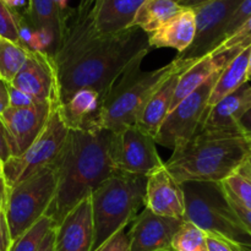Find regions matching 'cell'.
<instances>
[{
  "instance_id": "5b68a950",
  "label": "cell",
  "mask_w": 251,
  "mask_h": 251,
  "mask_svg": "<svg viewBox=\"0 0 251 251\" xmlns=\"http://www.w3.org/2000/svg\"><path fill=\"white\" fill-rule=\"evenodd\" d=\"M147 176L118 172L91 195L95 225L92 251L134 222L146 201Z\"/></svg>"
},
{
  "instance_id": "6da1fadb",
  "label": "cell",
  "mask_w": 251,
  "mask_h": 251,
  "mask_svg": "<svg viewBox=\"0 0 251 251\" xmlns=\"http://www.w3.org/2000/svg\"><path fill=\"white\" fill-rule=\"evenodd\" d=\"M112 135V131L98 125L70 129L54 163L58 188L48 215L56 226L77 203L90 198L100 184L119 172L110 154Z\"/></svg>"
},
{
  "instance_id": "d6986e66",
  "label": "cell",
  "mask_w": 251,
  "mask_h": 251,
  "mask_svg": "<svg viewBox=\"0 0 251 251\" xmlns=\"http://www.w3.org/2000/svg\"><path fill=\"white\" fill-rule=\"evenodd\" d=\"M193 63V60H183L181 65L157 88L156 92L151 96L142 109L137 120V126L151 134L152 136H156L162 123L172 110L179 77Z\"/></svg>"
},
{
  "instance_id": "484cf974",
  "label": "cell",
  "mask_w": 251,
  "mask_h": 251,
  "mask_svg": "<svg viewBox=\"0 0 251 251\" xmlns=\"http://www.w3.org/2000/svg\"><path fill=\"white\" fill-rule=\"evenodd\" d=\"M29 49L9 39L0 38V77L11 82L24 68L29 55Z\"/></svg>"
},
{
  "instance_id": "7bdbcfd3",
  "label": "cell",
  "mask_w": 251,
  "mask_h": 251,
  "mask_svg": "<svg viewBox=\"0 0 251 251\" xmlns=\"http://www.w3.org/2000/svg\"><path fill=\"white\" fill-rule=\"evenodd\" d=\"M93 2H95V0H80L77 7L75 9L76 14L81 15V16L88 14V12H90V10H91V7H92Z\"/></svg>"
},
{
  "instance_id": "3957f363",
  "label": "cell",
  "mask_w": 251,
  "mask_h": 251,
  "mask_svg": "<svg viewBox=\"0 0 251 251\" xmlns=\"http://www.w3.org/2000/svg\"><path fill=\"white\" fill-rule=\"evenodd\" d=\"M250 151V139L240 130H202L173 151L164 164L180 184L223 183L247 162Z\"/></svg>"
},
{
  "instance_id": "7a4b0ae2",
  "label": "cell",
  "mask_w": 251,
  "mask_h": 251,
  "mask_svg": "<svg viewBox=\"0 0 251 251\" xmlns=\"http://www.w3.org/2000/svg\"><path fill=\"white\" fill-rule=\"evenodd\" d=\"M149 34L139 27L115 36H97L70 61L56 70L59 103L65 104L81 90H93L104 100L134 61L151 50Z\"/></svg>"
},
{
  "instance_id": "ffe728a7",
  "label": "cell",
  "mask_w": 251,
  "mask_h": 251,
  "mask_svg": "<svg viewBox=\"0 0 251 251\" xmlns=\"http://www.w3.org/2000/svg\"><path fill=\"white\" fill-rule=\"evenodd\" d=\"M251 108V83L247 82L239 90L216 103L207 109L199 131L202 130H239L238 124Z\"/></svg>"
},
{
  "instance_id": "5bb4252c",
  "label": "cell",
  "mask_w": 251,
  "mask_h": 251,
  "mask_svg": "<svg viewBox=\"0 0 251 251\" xmlns=\"http://www.w3.org/2000/svg\"><path fill=\"white\" fill-rule=\"evenodd\" d=\"M184 220L156 215L149 208L135 218L130 238V251H173V239Z\"/></svg>"
},
{
  "instance_id": "ba28073f",
  "label": "cell",
  "mask_w": 251,
  "mask_h": 251,
  "mask_svg": "<svg viewBox=\"0 0 251 251\" xmlns=\"http://www.w3.org/2000/svg\"><path fill=\"white\" fill-rule=\"evenodd\" d=\"M70 129L61 113L60 104L55 105L43 131L33 144L19 157H11L4 164V178L7 188L55 163L65 145Z\"/></svg>"
},
{
  "instance_id": "816d5d0a",
  "label": "cell",
  "mask_w": 251,
  "mask_h": 251,
  "mask_svg": "<svg viewBox=\"0 0 251 251\" xmlns=\"http://www.w3.org/2000/svg\"><path fill=\"white\" fill-rule=\"evenodd\" d=\"M0 38H1V37H0Z\"/></svg>"
},
{
  "instance_id": "7dc6e473",
  "label": "cell",
  "mask_w": 251,
  "mask_h": 251,
  "mask_svg": "<svg viewBox=\"0 0 251 251\" xmlns=\"http://www.w3.org/2000/svg\"><path fill=\"white\" fill-rule=\"evenodd\" d=\"M250 141H251V140H250ZM245 166H247L248 168H249V171L251 172V151H250V154H249V157H248L247 162H245Z\"/></svg>"
},
{
  "instance_id": "ab89813d",
  "label": "cell",
  "mask_w": 251,
  "mask_h": 251,
  "mask_svg": "<svg viewBox=\"0 0 251 251\" xmlns=\"http://www.w3.org/2000/svg\"><path fill=\"white\" fill-rule=\"evenodd\" d=\"M238 127H239V130L245 135V136L249 137L251 140V108L243 115L242 119L239 120Z\"/></svg>"
},
{
  "instance_id": "ee69618b",
  "label": "cell",
  "mask_w": 251,
  "mask_h": 251,
  "mask_svg": "<svg viewBox=\"0 0 251 251\" xmlns=\"http://www.w3.org/2000/svg\"><path fill=\"white\" fill-rule=\"evenodd\" d=\"M211 0H180V5L183 7H189V9H195V7L201 6Z\"/></svg>"
},
{
  "instance_id": "74e56055",
  "label": "cell",
  "mask_w": 251,
  "mask_h": 251,
  "mask_svg": "<svg viewBox=\"0 0 251 251\" xmlns=\"http://www.w3.org/2000/svg\"><path fill=\"white\" fill-rule=\"evenodd\" d=\"M228 198H229V196H228ZM229 200H230V203H232V206H233V210L235 211V213H237V216L239 217V220L242 221V223L244 225V227L251 233V210H248V208L243 207V206H240L239 203H237L235 201H233L230 198H229Z\"/></svg>"
},
{
  "instance_id": "9c48e42d",
  "label": "cell",
  "mask_w": 251,
  "mask_h": 251,
  "mask_svg": "<svg viewBox=\"0 0 251 251\" xmlns=\"http://www.w3.org/2000/svg\"><path fill=\"white\" fill-rule=\"evenodd\" d=\"M221 71L171 110L154 136L157 145L176 151L195 136L208 109L211 91Z\"/></svg>"
},
{
  "instance_id": "2e32d148",
  "label": "cell",
  "mask_w": 251,
  "mask_h": 251,
  "mask_svg": "<svg viewBox=\"0 0 251 251\" xmlns=\"http://www.w3.org/2000/svg\"><path fill=\"white\" fill-rule=\"evenodd\" d=\"M145 207L156 215L184 220L185 194L183 185L164 167L147 178Z\"/></svg>"
},
{
  "instance_id": "44dd1931",
  "label": "cell",
  "mask_w": 251,
  "mask_h": 251,
  "mask_svg": "<svg viewBox=\"0 0 251 251\" xmlns=\"http://www.w3.org/2000/svg\"><path fill=\"white\" fill-rule=\"evenodd\" d=\"M70 11L61 9L56 0H28V24L33 32L44 34L50 41L49 56H53L60 44Z\"/></svg>"
},
{
  "instance_id": "e0dca14e",
  "label": "cell",
  "mask_w": 251,
  "mask_h": 251,
  "mask_svg": "<svg viewBox=\"0 0 251 251\" xmlns=\"http://www.w3.org/2000/svg\"><path fill=\"white\" fill-rule=\"evenodd\" d=\"M146 0H95L91 7L93 26L100 36H115L131 28Z\"/></svg>"
},
{
  "instance_id": "4316f807",
  "label": "cell",
  "mask_w": 251,
  "mask_h": 251,
  "mask_svg": "<svg viewBox=\"0 0 251 251\" xmlns=\"http://www.w3.org/2000/svg\"><path fill=\"white\" fill-rule=\"evenodd\" d=\"M222 184L227 195L233 201L251 210V172L245 163Z\"/></svg>"
},
{
  "instance_id": "52a82bcc",
  "label": "cell",
  "mask_w": 251,
  "mask_h": 251,
  "mask_svg": "<svg viewBox=\"0 0 251 251\" xmlns=\"http://www.w3.org/2000/svg\"><path fill=\"white\" fill-rule=\"evenodd\" d=\"M56 188L58 176L51 164L7 189L5 215L12 242L48 215L55 200Z\"/></svg>"
},
{
  "instance_id": "836d02e7",
  "label": "cell",
  "mask_w": 251,
  "mask_h": 251,
  "mask_svg": "<svg viewBox=\"0 0 251 251\" xmlns=\"http://www.w3.org/2000/svg\"><path fill=\"white\" fill-rule=\"evenodd\" d=\"M208 251H243V247L215 234H207Z\"/></svg>"
},
{
  "instance_id": "ac0fdd59",
  "label": "cell",
  "mask_w": 251,
  "mask_h": 251,
  "mask_svg": "<svg viewBox=\"0 0 251 251\" xmlns=\"http://www.w3.org/2000/svg\"><path fill=\"white\" fill-rule=\"evenodd\" d=\"M239 53V50L234 49L221 51V53L211 51L194 61L179 77L172 109L176 108V105H178L181 100H185L189 95H191L194 91L198 90L206 81L215 76L218 71L223 70Z\"/></svg>"
},
{
  "instance_id": "4fadbf2b",
  "label": "cell",
  "mask_w": 251,
  "mask_h": 251,
  "mask_svg": "<svg viewBox=\"0 0 251 251\" xmlns=\"http://www.w3.org/2000/svg\"><path fill=\"white\" fill-rule=\"evenodd\" d=\"M10 83L29 96L34 102L59 103L58 74L55 65L50 56L43 51H29L24 68Z\"/></svg>"
},
{
  "instance_id": "f35d334b",
  "label": "cell",
  "mask_w": 251,
  "mask_h": 251,
  "mask_svg": "<svg viewBox=\"0 0 251 251\" xmlns=\"http://www.w3.org/2000/svg\"><path fill=\"white\" fill-rule=\"evenodd\" d=\"M9 85V82L0 77V115L10 107Z\"/></svg>"
},
{
  "instance_id": "277c9868",
  "label": "cell",
  "mask_w": 251,
  "mask_h": 251,
  "mask_svg": "<svg viewBox=\"0 0 251 251\" xmlns=\"http://www.w3.org/2000/svg\"><path fill=\"white\" fill-rule=\"evenodd\" d=\"M142 60L134 61L114 83L103 100L96 125L112 132L136 125L147 100L183 63L176 58L156 70L141 71Z\"/></svg>"
},
{
  "instance_id": "1f68e13d",
  "label": "cell",
  "mask_w": 251,
  "mask_h": 251,
  "mask_svg": "<svg viewBox=\"0 0 251 251\" xmlns=\"http://www.w3.org/2000/svg\"><path fill=\"white\" fill-rule=\"evenodd\" d=\"M251 17V0H244V1L240 4V6L238 7L237 11L234 12V15L232 16V19L229 20V22L226 26L225 31H223L222 39H221V43L223 41H226L227 38H229L234 32H237L245 22L248 21ZM220 43V44H221ZM218 44V46H220Z\"/></svg>"
},
{
  "instance_id": "f6af8a7d",
  "label": "cell",
  "mask_w": 251,
  "mask_h": 251,
  "mask_svg": "<svg viewBox=\"0 0 251 251\" xmlns=\"http://www.w3.org/2000/svg\"><path fill=\"white\" fill-rule=\"evenodd\" d=\"M7 4L10 5L11 7H14V9H16V7L19 6H22V5L26 4L27 0H6Z\"/></svg>"
},
{
  "instance_id": "f546056e",
  "label": "cell",
  "mask_w": 251,
  "mask_h": 251,
  "mask_svg": "<svg viewBox=\"0 0 251 251\" xmlns=\"http://www.w3.org/2000/svg\"><path fill=\"white\" fill-rule=\"evenodd\" d=\"M24 21L6 0H0V37L14 43L22 44L21 27ZM24 46V44H22Z\"/></svg>"
},
{
  "instance_id": "30bf717a",
  "label": "cell",
  "mask_w": 251,
  "mask_h": 251,
  "mask_svg": "<svg viewBox=\"0 0 251 251\" xmlns=\"http://www.w3.org/2000/svg\"><path fill=\"white\" fill-rule=\"evenodd\" d=\"M156 145L154 136L137 125L113 132L110 154L115 168L149 178L164 167Z\"/></svg>"
},
{
  "instance_id": "7c38bea8",
  "label": "cell",
  "mask_w": 251,
  "mask_h": 251,
  "mask_svg": "<svg viewBox=\"0 0 251 251\" xmlns=\"http://www.w3.org/2000/svg\"><path fill=\"white\" fill-rule=\"evenodd\" d=\"M59 103L34 102L28 107H9L1 115L2 123L9 135L12 157H19L39 136Z\"/></svg>"
},
{
  "instance_id": "8d00e7d4",
  "label": "cell",
  "mask_w": 251,
  "mask_h": 251,
  "mask_svg": "<svg viewBox=\"0 0 251 251\" xmlns=\"http://www.w3.org/2000/svg\"><path fill=\"white\" fill-rule=\"evenodd\" d=\"M12 157L11 147L9 142V135H7L6 127L0 118V159L4 162V164Z\"/></svg>"
},
{
  "instance_id": "60d3db41",
  "label": "cell",
  "mask_w": 251,
  "mask_h": 251,
  "mask_svg": "<svg viewBox=\"0 0 251 251\" xmlns=\"http://www.w3.org/2000/svg\"><path fill=\"white\" fill-rule=\"evenodd\" d=\"M38 251H55V227L51 228L47 234Z\"/></svg>"
},
{
  "instance_id": "8992f818",
  "label": "cell",
  "mask_w": 251,
  "mask_h": 251,
  "mask_svg": "<svg viewBox=\"0 0 251 251\" xmlns=\"http://www.w3.org/2000/svg\"><path fill=\"white\" fill-rule=\"evenodd\" d=\"M185 218L207 234L222 237L240 247L251 248V233L237 216L222 183L186 181Z\"/></svg>"
},
{
  "instance_id": "f1b7e54d",
  "label": "cell",
  "mask_w": 251,
  "mask_h": 251,
  "mask_svg": "<svg viewBox=\"0 0 251 251\" xmlns=\"http://www.w3.org/2000/svg\"><path fill=\"white\" fill-rule=\"evenodd\" d=\"M173 251H208L207 233L184 220L173 239Z\"/></svg>"
},
{
  "instance_id": "f907efd6",
  "label": "cell",
  "mask_w": 251,
  "mask_h": 251,
  "mask_svg": "<svg viewBox=\"0 0 251 251\" xmlns=\"http://www.w3.org/2000/svg\"><path fill=\"white\" fill-rule=\"evenodd\" d=\"M243 251H248L247 249H245V247H243Z\"/></svg>"
},
{
  "instance_id": "681fc988",
  "label": "cell",
  "mask_w": 251,
  "mask_h": 251,
  "mask_svg": "<svg viewBox=\"0 0 251 251\" xmlns=\"http://www.w3.org/2000/svg\"><path fill=\"white\" fill-rule=\"evenodd\" d=\"M245 249H247L248 251H251V248H247V247H245Z\"/></svg>"
},
{
  "instance_id": "603a6c76",
  "label": "cell",
  "mask_w": 251,
  "mask_h": 251,
  "mask_svg": "<svg viewBox=\"0 0 251 251\" xmlns=\"http://www.w3.org/2000/svg\"><path fill=\"white\" fill-rule=\"evenodd\" d=\"M102 97L93 90H81L65 104L60 105L61 113L69 129H78L96 125L102 107Z\"/></svg>"
},
{
  "instance_id": "9a60e30c",
  "label": "cell",
  "mask_w": 251,
  "mask_h": 251,
  "mask_svg": "<svg viewBox=\"0 0 251 251\" xmlns=\"http://www.w3.org/2000/svg\"><path fill=\"white\" fill-rule=\"evenodd\" d=\"M93 240L95 225L90 196L55 226V251H92Z\"/></svg>"
},
{
  "instance_id": "8fae6325",
  "label": "cell",
  "mask_w": 251,
  "mask_h": 251,
  "mask_svg": "<svg viewBox=\"0 0 251 251\" xmlns=\"http://www.w3.org/2000/svg\"><path fill=\"white\" fill-rule=\"evenodd\" d=\"M244 0H211L194 9L196 15V37L190 48L176 58L198 60L215 50L221 43L223 31Z\"/></svg>"
},
{
  "instance_id": "e575fe53",
  "label": "cell",
  "mask_w": 251,
  "mask_h": 251,
  "mask_svg": "<svg viewBox=\"0 0 251 251\" xmlns=\"http://www.w3.org/2000/svg\"><path fill=\"white\" fill-rule=\"evenodd\" d=\"M9 96H10V107L12 108H22L28 107V105L33 104L34 100H32L29 96L24 93L22 91L17 90L16 87L10 83L9 85Z\"/></svg>"
},
{
  "instance_id": "7402d4cb",
  "label": "cell",
  "mask_w": 251,
  "mask_h": 251,
  "mask_svg": "<svg viewBox=\"0 0 251 251\" xmlns=\"http://www.w3.org/2000/svg\"><path fill=\"white\" fill-rule=\"evenodd\" d=\"M196 15L194 9L184 7L161 28L149 34L151 48L176 49L179 54L188 50L196 37Z\"/></svg>"
},
{
  "instance_id": "d590c367",
  "label": "cell",
  "mask_w": 251,
  "mask_h": 251,
  "mask_svg": "<svg viewBox=\"0 0 251 251\" xmlns=\"http://www.w3.org/2000/svg\"><path fill=\"white\" fill-rule=\"evenodd\" d=\"M12 244L5 210H0V251H9Z\"/></svg>"
},
{
  "instance_id": "83f0119b",
  "label": "cell",
  "mask_w": 251,
  "mask_h": 251,
  "mask_svg": "<svg viewBox=\"0 0 251 251\" xmlns=\"http://www.w3.org/2000/svg\"><path fill=\"white\" fill-rule=\"evenodd\" d=\"M55 226L54 218L51 216L46 215L36 225L26 230L21 237L15 239L9 251H38L44 238Z\"/></svg>"
},
{
  "instance_id": "4dcf8cb0",
  "label": "cell",
  "mask_w": 251,
  "mask_h": 251,
  "mask_svg": "<svg viewBox=\"0 0 251 251\" xmlns=\"http://www.w3.org/2000/svg\"><path fill=\"white\" fill-rule=\"evenodd\" d=\"M248 47H251V17L238 29L237 32L232 34L229 38H227L226 41H223L217 48L215 49V53H221V51L225 50H230V49H234V50H244Z\"/></svg>"
},
{
  "instance_id": "b9f144b4",
  "label": "cell",
  "mask_w": 251,
  "mask_h": 251,
  "mask_svg": "<svg viewBox=\"0 0 251 251\" xmlns=\"http://www.w3.org/2000/svg\"><path fill=\"white\" fill-rule=\"evenodd\" d=\"M7 184L5 181V178L0 176V210H5V205H6L7 199Z\"/></svg>"
},
{
  "instance_id": "d4e9b609",
  "label": "cell",
  "mask_w": 251,
  "mask_h": 251,
  "mask_svg": "<svg viewBox=\"0 0 251 251\" xmlns=\"http://www.w3.org/2000/svg\"><path fill=\"white\" fill-rule=\"evenodd\" d=\"M183 9L180 0H146L137 11L132 27L151 34Z\"/></svg>"
},
{
  "instance_id": "d6a6232c",
  "label": "cell",
  "mask_w": 251,
  "mask_h": 251,
  "mask_svg": "<svg viewBox=\"0 0 251 251\" xmlns=\"http://www.w3.org/2000/svg\"><path fill=\"white\" fill-rule=\"evenodd\" d=\"M96 251H130V238L124 229L119 230Z\"/></svg>"
},
{
  "instance_id": "cb8c5ba5",
  "label": "cell",
  "mask_w": 251,
  "mask_h": 251,
  "mask_svg": "<svg viewBox=\"0 0 251 251\" xmlns=\"http://www.w3.org/2000/svg\"><path fill=\"white\" fill-rule=\"evenodd\" d=\"M251 47L240 51L216 78L208 100V109L230 93L239 90L248 82V63H249Z\"/></svg>"
},
{
  "instance_id": "bcb514c9",
  "label": "cell",
  "mask_w": 251,
  "mask_h": 251,
  "mask_svg": "<svg viewBox=\"0 0 251 251\" xmlns=\"http://www.w3.org/2000/svg\"><path fill=\"white\" fill-rule=\"evenodd\" d=\"M248 82L251 83V49L249 55V63H248Z\"/></svg>"
},
{
  "instance_id": "c3c4849f",
  "label": "cell",
  "mask_w": 251,
  "mask_h": 251,
  "mask_svg": "<svg viewBox=\"0 0 251 251\" xmlns=\"http://www.w3.org/2000/svg\"><path fill=\"white\" fill-rule=\"evenodd\" d=\"M0 176H4V162L0 159Z\"/></svg>"
}]
</instances>
